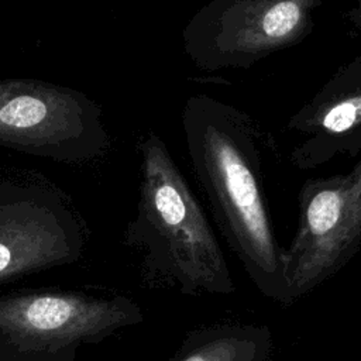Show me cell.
<instances>
[{
	"label": "cell",
	"mask_w": 361,
	"mask_h": 361,
	"mask_svg": "<svg viewBox=\"0 0 361 361\" xmlns=\"http://www.w3.org/2000/svg\"><path fill=\"white\" fill-rule=\"evenodd\" d=\"M182 133L195 179L248 278L261 295L290 306L283 248L267 206L259 134L251 117L199 93L182 109Z\"/></svg>",
	"instance_id": "cell-1"
},
{
	"label": "cell",
	"mask_w": 361,
	"mask_h": 361,
	"mask_svg": "<svg viewBox=\"0 0 361 361\" xmlns=\"http://www.w3.org/2000/svg\"><path fill=\"white\" fill-rule=\"evenodd\" d=\"M138 151V202L127 227V243L144 252L151 274L185 295L234 293L216 234L166 142L148 131Z\"/></svg>",
	"instance_id": "cell-2"
},
{
	"label": "cell",
	"mask_w": 361,
	"mask_h": 361,
	"mask_svg": "<svg viewBox=\"0 0 361 361\" xmlns=\"http://www.w3.org/2000/svg\"><path fill=\"white\" fill-rule=\"evenodd\" d=\"M142 320L124 296L73 292H16L0 296V357L6 361H65L82 344L97 343Z\"/></svg>",
	"instance_id": "cell-3"
},
{
	"label": "cell",
	"mask_w": 361,
	"mask_h": 361,
	"mask_svg": "<svg viewBox=\"0 0 361 361\" xmlns=\"http://www.w3.org/2000/svg\"><path fill=\"white\" fill-rule=\"evenodd\" d=\"M109 144L102 109L87 94L39 79L0 78V147L85 164Z\"/></svg>",
	"instance_id": "cell-4"
},
{
	"label": "cell",
	"mask_w": 361,
	"mask_h": 361,
	"mask_svg": "<svg viewBox=\"0 0 361 361\" xmlns=\"http://www.w3.org/2000/svg\"><path fill=\"white\" fill-rule=\"evenodd\" d=\"M322 0H210L182 30L186 56L206 72L247 69L299 44Z\"/></svg>",
	"instance_id": "cell-5"
},
{
	"label": "cell",
	"mask_w": 361,
	"mask_h": 361,
	"mask_svg": "<svg viewBox=\"0 0 361 361\" xmlns=\"http://www.w3.org/2000/svg\"><path fill=\"white\" fill-rule=\"evenodd\" d=\"M298 202V228L283 248L292 305L341 271L361 247V157L344 173L305 182Z\"/></svg>",
	"instance_id": "cell-6"
},
{
	"label": "cell",
	"mask_w": 361,
	"mask_h": 361,
	"mask_svg": "<svg viewBox=\"0 0 361 361\" xmlns=\"http://www.w3.org/2000/svg\"><path fill=\"white\" fill-rule=\"evenodd\" d=\"M83 245L80 219L59 190L0 182V282L75 262Z\"/></svg>",
	"instance_id": "cell-7"
},
{
	"label": "cell",
	"mask_w": 361,
	"mask_h": 361,
	"mask_svg": "<svg viewBox=\"0 0 361 361\" xmlns=\"http://www.w3.org/2000/svg\"><path fill=\"white\" fill-rule=\"evenodd\" d=\"M299 169L320 168L337 157L361 152V54L341 66L288 121Z\"/></svg>",
	"instance_id": "cell-8"
},
{
	"label": "cell",
	"mask_w": 361,
	"mask_h": 361,
	"mask_svg": "<svg viewBox=\"0 0 361 361\" xmlns=\"http://www.w3.org/2000/svg\"><path fill=\"white\" fill-rule=\"evenodd\" d=\"M272 348L268 326L228 323L190 333L172 361H269Z\"/></svg>",
	"instance_id": "cell-9"
},
{
	"label": "cell",
	"mask_w": 361,
	"mask_h": 361,
	"mask_svg": "<svg viewBox=\"0 0 361 361\" xmlns=\"http://www.w3.org/2000/svg\"><path fill=\"white\" fill-rule=\"evenodd\" d=\"M350 23L357 30H361V0H355V4L350 11Z\"/></svg>",
	"instance_id": "cell-10"
}]
</instances>
